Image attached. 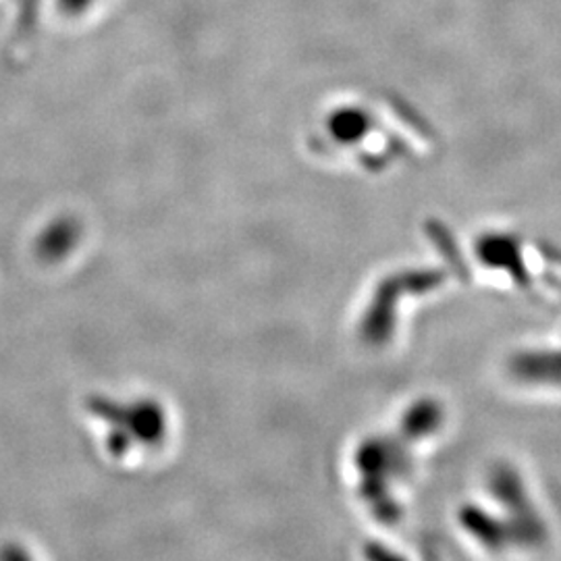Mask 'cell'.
<instances>
[{"label": "cell", "instance_id": "1", "mask_svg": "<svg viewBox=\"0 0 561 561\" xmlns=\"http://www.w3.org/2000/svg\"><path fill=\"white\" fill-rule=\"evenodd\" d=\"M489 493L493 500L502 503L505 510V520L510 522L516 547L539 549L547 541V524L541 518L537 505L530 500L526 484L522 481L520 472L500 461L489 472Z\"/></svg>", "mask_w": 561, "mask_h": 561}, {"label": "cell", "instance_id": "2", "mask_svg": "<svg viewBox=\"0 0 561 561\" xmlns=\"http://www.w3.org/2000/svg\"><path fill=\"white\" fill-rule=\"evenodd\" d=\"M447 279L445 273L437 268H424V271H410L401 273L391 279L385 280L379 291V298L375 304L373 317H370V329L375 331V337L385 340L389 337L393 329V306H398L403 294H431L433 289L442 287L443 280Z\"/></svg>", "mask_w": 561, "mask_h": 561}, {"label": "cell", "instance_id": "3", "mask_svg": "<svg viewBox=\"0 0 561 561\" xmlns=\"http://www.w3.org/2000/svg\"><path fill=\"white\" fill-rule=\"evenodd\" d=\"M474 252L484 266L507 273L520 287L530 285V273L522 259L518 238L507 233H484L474 243Z\"/></svg>", "mask_w": 561, "mask_h": 561}, {"label": "cell", "instance_id": "4", "mask_svg": "<svg viewBox=\"0 0 561 561\" xmlns=\"http://www.w3.org/2000/svg\"><path fill=\"white\" fill-rule=\"evenodd\" d=\"M507 370L514 381L524 385L561 387V347L520 350L507 360Z\"/></svg>", "mask_w": 561, "mask_h": 561}, {"label": "cell", "instance_id": "5", "mask_svg": "<svg viewBox=\"0 0 561 561\" xmlns=\"http://www.w3.org/2000/svg\"><path fill=\"white\" fill-rule=\"evenodd\" d=\"M458 518H460L461 528L486 551L502 553L507 547H516V537L510 522L486 512L481 505H474V503L461 505Z\"/></svg>", "mask_w": 561, "mask_h": 561}, {"label": "cell", "instance_id": "6", "mask_svg": "<svg viewBox=\"0 0 561 561\" xmlns=\"http://www.w3.org/2000/svg\"><path fill=\"white\" fill-rule=\"evenodd\" d=\"M443 422H445V410L442 403L435 398H422L408 408V412L403 414L401 428L408 439L419 442L439 433Z\"/></svg>", "mask_w": 561, "mask_h": 561}, {"label": "cell", "instance_id": "7", "mask_svg": "<svg viewBox=\"0 0 561 561\" xmlns=\"http://www.w3.org/2000/svg\"><path fill=\"white\" fill-rule=\"evenodd\" d=\"M426 233H428V238L435 243V248L447 259L449 266H451L460 277L468 279V266H466V262L461 259L458 243L454 240V236L449 233V229H447L443 222L433 221V219H431V221H426Z\"/></svg>", "mask_w": 561, "mask_h": 561}, {"label": "cell", "instance_id": "8", "mask_svg": "<svg viewBox=\"0 0 561 561\" xmlns=\"http://www.w3.org/2000/svg\"><path fill=\"white\" fill-rule=\"evenodd\" d=\"M368 129V119L364 113H356V111H350V113H343L340 119V134L341 138L345 140H354L358 136H364Z\"/></svg>", "mask_w": 561, "mask_h": 561}, {"label": "cell", "instance_id": "9", "mask_svg": "<svg viewBox=\"0 0 561 561\" xmlns=\"http://www.w3.org/2000/svg\"><path fill=\"white\" fill-rule=\"evenodd\" d=\"M370 561H405L398 553H391V551H387L385 547H375L373 551H370Z\"/></svg>", "mask_w": 561, "mask_h": 561}]
</instances>
